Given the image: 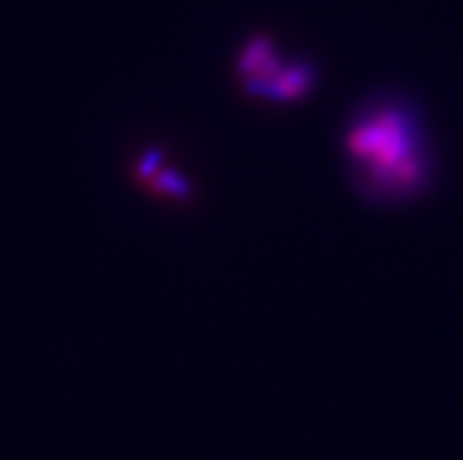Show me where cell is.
I'll return each instance as SVG.
<instances>
[{
	"label": "cell",
	"mask_w": 463,
	"mask_h": 460,
	"mask_svg": "<svg viewBox=\"0 0 463 460\" xmlns=\"http://www.w3.org/2000/svg\"><path fill=\"white\" fill-rule=\"evenodd\" d=\"M339 146L348 188L374 210L419 202L440 181V153L426 104L400 82L360 94L341 123Z\"/></svg>",
	"instance_id": "obj_1"
},
{
	"label": "cell",
	"mask_w": 463,
	"mask_h": 460,
	"mask_svg": "<svg viewBox=\"0 0 463 460\" xmlns=\"http://www.w3.org/2000/svg\"><path fill=\"white\" fill-rule=\"evenodd\" d=\"M320 80V66L308 57L289 59L285 69L278 73V78L270 82L259 101H270V104H292V101L306 99L316 89Z\"/></svg>",
	"instance_id": "obj_2"
},
{
	"label": "cell",
	"mask_w": 463,
	"mask_h": 460,
	"mask_svg": "<svg viewBox=\"0 0 463 460\" xmlns=\"http://www.w3.org/2000/svg\"><path fill=\"white\" fill-rule=\"evenodd\" d=\"M146 188L153 192H158V195H165V198L172 200H191L194 195V186H191V181L188 176H184L179 169L175 167H160L151 179L146 181Z\"/></svg>",
	"instance_id": "obj_3"
},
{
	"label": "cell",
	"mask_w": 463,
	"mask_h": 460,
	"mask_svg": "<svg viewBox=\"0 0 463 460\" xmlns=\"http://www.w3.org/2000/svg\"><path fill=\"white\" fill-rule=\"evenodd\" d=\"M163 157H165V153H163V148H148L146 153H144V155L139 157V160H137V164H135V179L137 181H141V183H146L148 179H151L153 174H156V172H158L160 169V163H163Z\"/></svg>",
	"instance_id": "obj_4"
}]
</instances>
